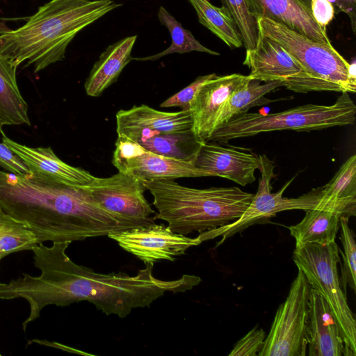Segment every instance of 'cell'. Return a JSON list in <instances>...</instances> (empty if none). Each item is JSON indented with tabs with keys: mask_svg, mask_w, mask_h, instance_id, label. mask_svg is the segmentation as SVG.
Segmentation results:
<instances>
[{
	"mask_svg": "<svg viewBox=\"0 0 356 356\" xmlns=\"http://www.w3.org/2000/svg\"><path fill=\"white\" fill-rule=\"evenodd\" d=\"M316 209L337 212L341 216H356V155L350 156L332 179L321 187Z\"/></svg>",
	"mask_w": 356,
	"mask_h": 356,
	"instance_id": "obj_21",
	"label": "cell"
},
{
	"mask_svg": "<svg viewBox=\"0 0 356 356\" xmlns=\"http://www.w3.org/2000/svg\"><path fill=\"white\" fill-rule=\"evenodd\" d=\"M108 236L145 264L161 260L175 261L176 256L184 254L191 247L202 243L199 235L190 238L155 223L111 233Z\"/></svg>",
	"mask_w": 356,
	"mask_h": 356,
	"instance_id": "obj_11",
	"label": "cell"
},
{
	"mask_svg": "<svg viewBox=\"0 0 356 356\" xmlns=\"http://www.w3.org/2000/svg\"><path fill=\"white\" fill-rule=\"evenodd\" d=\"M234 19L246 50L253 49L259 37L257 20L250 13L245 0H220Z\"/></svg>",
	"mask_w": 356,
	"mask_h": 356,
	"instance_id": "obj_30",
	"label": "cell"
},
{
	"mask_svg": "<svg viewBox=\"0 0 356 356\" xmlns=\"http://www.w3.org/2000/svg\"><path fill=\"white\" fill-rule=\"evenodd\" d=\"M0 166L13 175L24 176L31 173L26 164L5 143H0Z\"/></svg>",
	"mask_w": 356,
	"mask_h": 356,
	"instance_id": "obj_33",
	"label": "cell"
},
{
	"mask_svg": "<svg viewBox=\"0 0 356 356\" xmlns=\"http://www.w3.org/2000/svg\"><path fill=\"white\" fill-rule=\"evenodd\" d=\"M136 144L130 156L113 158L112 163L119 172L143 181L211 176L191 162L161 156L147 150L138 143Z\"/></svg>",
	"mask_w": 356,
	"mask_h": 356,
	"instance_id": "obj_16",
	"label": "cell"
},
{
	"mask_svg": "<svg viewBox=\"0 0 356 356\" xmlns=\"http://www.w3.org/2000/svg\"><path fill=\"white\" fill-rule=\"evenodd\" d=\"M243 64L250 70L252 79L280 81L294 92H311L301 65L280 44L260 33L256 47L246 50Z\"/></svg>",
	"mask_w": 356,
	"mask_h": 356,
	"instance_id": "obj_12",
	"label": "cell"
},
{
	"mask_svg": "<svg viewBox=\"0 0 356 356\" xmlns=\"http://www.w3.org/2000/svg\"><path fill=\"white\" fill-rule=\"evenodd\" d=\"M85 188L102 207L131 228L155 223L151 215L156 212L145 197L143 181L118 171L108 177H96Z\"/></svg>",
	"mask_w": 356,
	"mask_h": 356,
	"instance_id": "obj_10",
	"label": "cell"
},
{
	"mask_svg": "<svg viewBox=\"0 0 356 356\" xmlns=\"http://www.w3.org/2000/svg\"><path fill=\"white\" fill-rule=\"evenodd\" d=\"M309 356H346L337 321L324 297L311 289L307 318Z\"/></svg>",
	"mask_w": 356,
	"mask_h": 356,
	"instance_id": "obj_19",
	"label": "cell"
},
{
	"mask_svg": "<svg viewBox=\"0 0 356 356\" xmlns=\"http://www.w3.org/2000/svg\"><path fill=\"white\" fill-rule=\"evenodd\" d=\"M38 244L31 229L0 208V255L32 250Z\"/></svg>",
	"mask_w": 356,
	"mask_h": 356,
	"instance_id": "obj_28",
	"label": "cell"
},
{
	"mask_svg": "<svg viewBox=\"0 0 356 356\" xmlns=\"http://www.w3.org/2000/svg\"><path fill=\"white\" fill-rule=\"evenodd\" d=\"M120 6L113 0H51L17 29L0 23V54L37 73L63 60L81 31Z\"/></svg>",
	"mask_w": 356,
	"mask_h": 356,
	"instance_id": "obj_3",
	"label": "cell"
},
{
	"mask_svg": "<svg viewBox=\"0 0 356 356\" xmlns=\"http://www.w3.org/2000/svg\"><path fill=\"white\" fill-rule=\"evenodd\" d=\"M0 208L27 226L38 243L70 242L131 229L85 187L0 170Z\"/></svg>",
	"mask_w": 356,
	"mask_h": 356,
	"instance_id": "obj_2",
	"label": "cell"
},
{
	"mask_svg": "<svg viewBox=\"0 0 356 356\" xmlns=\"http://www.w3.org/2000/svg\"><path fill=\"white\" fill-rule=\"evenodd\" d=\"M339 252L335 241L328 244L307 243L296 247L293 259L311 288L319 291L327 302L337 321L346 356H355L356 321L340 282Z\"/></svg>",
	"mask_w": 356,
	"mask_h": 356,
	"instance_id": "obj_7",
	"label": "cell"
},
{
	"mask_svg": "<svg viewBox=\"0 0 356 356\" xmlns=\"http://www.w3.org/2000/svg\"><path fill=\"white\" fill-rule=\"evenodd\" d=\"M0 355H1V353H0Z\"/></svg>",
	"mask_w": 356,
	"mask_h": 356,
	"instance_id": "obj_38",
	"label": "cell"
},
{
	"mask_svg": "<svg viewBox=\"0 0 356 356\" xmlns=\"http://www.w3.org/2000/svg\"><path fill=\"white\" fill-rule=\"evenodd\" d=\"M118 135L134 141L160 133L191 130L190 111L165 112L142 104L128 110H120L116 115Z\"/></svg>",
	"mask_w": 356,
	"mask_h": 356,
	"instance_id": "obj_14",
	"label": "cell"
},
{
	"mask_svg": "<svg viewBox=\"0 0 356 356\" xmlns=\"http://www.w3.org/2000/svg\"><path fill=\"white\" fill-rule=\"evenodd\" d=\"M334 5L349 17L352 30L355 33L356 28V0H335Z\"/></svg>",
	"mask_w": 356,
	"mask_h": 356,
	"instance_id": "obj_35",
	"label": "cell"
},
{
	"mask_svg": "<svg viewBox=\"0 0 356 356\" xmlns=\"http://www.w3.org/2000/svg\"><path fill=\"white\" fill-rule=\"evenodd\" d=\"M349 218L341 216L340 218L341 241L343 248L342 252L343 264L341 266V284L346 293L348 286L355 292L356 290V244L355 234L348 225Z\"/></svg>",
	"mask_w": 356,
	"mask_h": 356,
	"instance_id": "obj_29",
	"label": "cell"
},
{
	"mask_svg": "<svg viewBox=\"0 0 356 356\" xmlns=\"http://www.w3.org/2000/svg\"><path fill=\"white\" fill-rule=\"evenodd\" d=\"M259 156L261 177L257 191L250 205L237 220L213 229L201 232L199 236L202 242L221 236L222 239L217 243V245H219L227 238L241 232L252 225L267 220L279 212L294 209L305 211L317 207L321 198V187L313 189L298 197H283L284 191L294 177L286 182L280 191L272 193L271 180L275 177V165L266 155L261 154Z\"/></svg>",
	"mask_w": 356,
	"mask_h": 356,
	"instance_id": "obj_8",
	"label": "cell"
},
{
	"mask_svg": "<svg viewBox=\"0 0 356 356\" xmlns=\"http://www.w3.org/2000/svg\"><path fill=\"white\" fill-rule=\"evenodd\" d=\"M143 183L157 209L154 220L167 222L172 232L185 236L237 220L254 196L234 186L200 189L180 185L173 179Z\"/></svg>",
	"mask_w": 356,
	"mask_h": 356,
	"instance_id": "obj_4",
	"label": "cell"
},
{
	"mask_svg": "<svg viewBox=\"0 0 356 356\" xmlns=\"http://www.w3.org/2000/svg\"><path fill=\"white\" fill-rule=\"evenodd\" d=\"M2 142L23 160L32 175L38 177L80 187L90 185L96 178L84 169L65 163L51 147H29L5 134L2 135Z\"/></svg>",
	"mask_w": 356,
	"mask_h": 356,
	"instance_id": "obj_17",
	"label": "cell"
},
{
	"mask_svg": "<svg viewBox=\"0 0 356 356\" xmlns=\"http://www.w3.org/2000/svg\"><path fill=\"white\" fill-rule=\"evenodd\" d=\"M312 14L315 21L324 29L334 17L333 4L328 0H310Z\"/></svg>",
	"mask_w": 356,
	"mask_h": 356,
	"instance_id": "obj_34",
	"label": "cell"
},
{
	"mask_svg": "<svg viewBox=\"0 0 356 356\" xmlns=\"http://www.w3.org/2000/svg\"><path fill=\"white\" fill-rule=\"evenodd\" d=\"M266 338L263 329L254 327L234 346L229 356H255L260 352Z\"/></svg>",
	"mask_w": 356,
	"mask_h": 356,
	"instance_id": "obj_32",
	"label": "cell"
},
{
	"mask_svg": "<svg viewBox=\"0 0 356 356\" xmlns=\"http://www.w3.org/2000/svg\"><path fill=\"white\" fill-rule=\"evenodd\" d=\"M199 22L232 49L240 48L243 41L237 25L228 10L218 7L209 0H188Z\"/></svg>",
	"mask_w": 356,
	"mask_h": 356,
	"instance_id": "obj_26",
	"label": "cell"
},
{
	"mask_svg": "<svg viewBox=\"0 0 356 356\" xmlns=\"http://www.w3.org/2000/svg\"><path fill=\"white\" fill-rule=\"evenodd\" d=\"M153 153L194 164L198 152L204 143L192 130L160 133L136 140Z\"/></svg>",
	"mask_w": 356,
	"mask_h": 356,
	"instance_id": "obj_25",
	"label": "cell"
},
{
	"mask_svg": "<svg viewBox=\"0 0 356 356\" xmlns=\"http://www.w3.org/2000/svg\"><path fill=\"white\" fill-rule=\"evenodd\" d=\"M311 289L305 274L298 269L285 301L277 310L259 356L306 355Z\"/></svg>",
	"mask_w": 356,
	"mask_h": 356,
	"instance_id": "obj_9",
	"label": "cell"
},
{
	"mask_svg": "<svg viewBox=\"0 0 356 356\" xmlns=\"http://www.w3.org/2000/svg\"><path fill=\"white\" fill-rule=\"evenodd\" d=\"M303 219L289 227L296 239V247L307 243L328 244L335 241L341 215L337 212L319 209L305 211Z\"/></svg>",
	"mask_w": 356,
	"mask_h": 356,
	"instance_id": "obj_23",
	"label": "cell"
},
{
	"mask_svg": "<svg viewBox=\"0 0 356 356\" xmlns=\"http://www.w3.org/2000/svg\"><path fill=\"white\" fill-rule=\"evenodd\" d=\"M259 33L275 40L302 67L315 91L356 92L355 62L349 63L332 46L321 43L268 18L257 19Z\"/></svg>",
	"mask_w": 356,
	"mask_h": 356,
	"instance_id": "obj_6",
	"label": "cell"
},
{
	"mask_svg": "<svg viewBox=\"0 0 356 356\" xmlns=\"http://www.w3.org/2000/svg\"><path fill=\"white\" fill-rule=\"evenodd\" d=\"M218 76L212 73L200 76L191 84L174 94L160 105L162 108L179 107L182 111H190L191 104L199 89L208 81Z\"/></svg>",
	"mask_w": 356,
	"mask_h": 356,
	"instance_id": "obj_31",
	"label": "cell"
},
{
	"mask_svg": "<svg viewBox=\"0 0 356 356\" xmlns=\"http://www.w3.org/2000/svg\"><path fill=\"white\" fill-rule=\"evenodd\" d=\"M158 19L160 23L168 30L171 37V44L165 50L154 55L134 58L139 61L156 60L161 57L174 53L184 54L191 51L207 53L213 56H219L217 51L211 50L202 44L189 31L184 28L164 7L160 6L158 11Z\"/></svg>",
	"mask_w": 356,
	"mask_h": 356,
	"instance_id": "obj_27",
	"label": "cell"
},
{
	"mask_svg": "<svg viewBox=\"0 0 356 356\" xmlns=\"http://www.w3.org/2000/svg\"><path fill=\"white\" fill-rule=\"evenodd\" d=\"M356 106L348 92L332 105L305 104L268 114L243 113L215 129L207 141L219 144L260 133L282 130L310 131L354 124Z\"/></svg>",
	"mask_w": 356,
	"mask_h": 356,
	"instance_id": "obj_5",
	"label": "cell"
},
{
	"mask_svg": "<svg viewBox=\"0 0 356 356\" xmlns=\"http://www.w3.org/2000/svg\"><path fill=\"white\" fill-rule=\"evenodd\" d=\"M2 258H3V257L0 255V261H1V259Z\"/></svg>",
	"mask_w": 356,
	"mask_h": 356,
	"instance_id": "obj_37",
	"label": "cell"
},
{
	"mask_svg": "<svg viewBox=\"0 0 356 356\" xmlns=\"http://www.w3.org/2000/svg\"><path fill=\"white\" fill-rule=\"evenodd\" d=\"M330 2H331L332 4L335 3V0H328Z\"/></svg>",
	"mask_w": 356,
	"mask_h": 356,
	"instance_id": "obj_36",
	"label": "cell"
},
{
	"mask_svg": "<svg viewBox=\"0 0 356 356\" xmlns=\"http://www.w3.org/2000/svg\"><path fill=\"white\" fill-rule=\"evenodd\" d=\"M17 67L0 54V134L4 125H31L28 104L17 82Z\"/></svg>",
	"mask_w": 356,
	"mask_h": 356,
	"instance_id": "obj_22",
	"label": "cell"
},
{
	"mask_svg": "<svg viewBox=\"0 0 356 356\" xmlns=\"http://www.w3.org/2000/svg\"><path fill=\"white\" fill-rule=\"evenodd\" d=\"M250 13L257 20L268 18L315 41L332 44L326 29L314 19L310 0H245Z\"/></svg>",
	"mask_w": 356,
	"mask_h": 356,
	"instance_id": "obj_18",
	"label": "cell"
},
{
	"mask_svg": "<svg viewBox=\"0 0 356 356\" xmlns=\"http://www.w3.org/2000/svg\"><path fill=\"white\" fill-rule=\"evenodd\" d=\"M252 79L249 75L232 74L216 76L206 82L193 99L190 112L192 131L200 140L207 141L214 131V124L221 107L238 87Z\"/></svg>",
	"mask_w": 356,
	"mask_h": 356,
	"instance_id": "obj_15",
	"label": "cell"
},
{
	"mask_svg": "<svg viewBox=\"0 0 356 356\" xmlns=\"http://www.w3.org/2000/svg\"><path fill=\"white\" fill-rule=\"evenodd\" d=\"M280 86H283V84L280 81L263 82L250 79L238 87L219 111L214 124V131L233 117L248 112L253 106L272 102V100L264 96Z\"/></svg>",
	"mask_w": 356,
	"mask_h": 356,
	"instance_id": "obj_24",
	"label": "cell"
},
{
	"mask_svg": "<svg viewBox=\"0 0 356 356\" xmlns=\"http://www.w3.org/2000/svg\"><path fill=\"white\" fill-rule=\"evenodd\" d=\"M137 35L122 38L109 45L95 62L84 88L88 96H100L118 79L122 70L133 60L131 56Z\"/></svg>",
	"mask_w": 356,
	"mask_h": 356,
	"instance_id": "obj_20",
	"label": "cell"
},
{
	"mask_svg": "<svg viewBox=\"0 0 356 356\" xmlns=\"http://www.w3.org/2000/svg\"><path fill=\"white\" fill-rule=\"evenodd\" d=\"M194 165L211 176L228 179L241 186L255 181L254 172L260 167L259 156L246 149L205 141L202 143Z\"/></svg>",
	"mask_w": 356,
	"mask_h": 356,
	"instance_id": "obj_13",
	"label": "cell"
},
{
	"mask_svg": "<svg viewBox=\"0 0 356 356\" xmlns=\"http://www.w3.org/2000/svg\"><path fill=\"white\" fill-rule=\"evenodd\" d=\"M70 243L54 242L50 247L38 243L32 251L40 275L23 273L22 277L0 283V299L22 298L29 302L30 313L22 323L24 330L49 305L65 307L88 301L106 315L124 318L134 309L149 307L165 292H185L202 280L192 275L175 280L158 279L153 275L154 263L145 264L134 276L96 273L70 259L65 252Z\"/></svg>",
	"mask_w": 356,
	"mask_h": 356,
	"instance_id": "obj_1",
	"label": "cell"
}]
</instances>
